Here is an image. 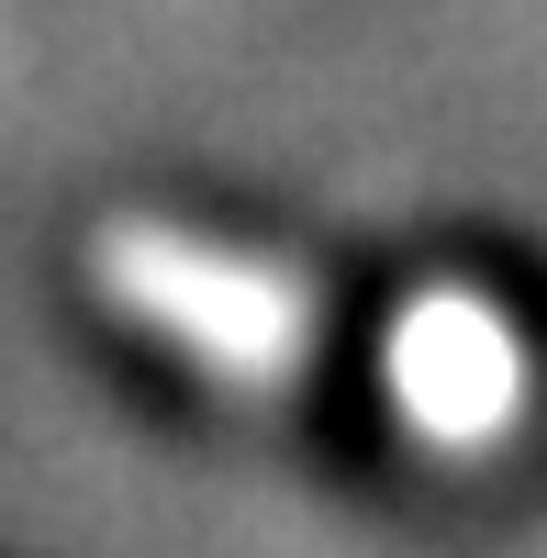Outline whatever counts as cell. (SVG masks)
Segmentation results:
<instances>
[{
	"label": "cell",
	"instance_id": "6da1fadb",
	"mask_svg": "<svg viewBox=\"0 0 547 558\" xmlns=\"http://www.w3.org/2000/svg\"><path fill=\"white\" fill-rule=\"evenodd\" d=\"M89 291L112 324L157 336L202 391L223 402H291L325 357V291L280 246L212 235L179 213H112L89 223Z\"/></svg>",
	"mask_w": 547,
	"mask_h": 558
},
{
	"label": "cell",
	"instance_id": "7a4b0ae2",
	"mask_svg": "<svg viewBox=\"0 0 547 558\" xmlns=\"http://www.w3.org/2000/svg\"><path fill=\"white\" fill-rule=\"evenodd\" d=\"M536 391H547V368H536L525 313L481 279H425L380 324V402H391L402 447H425L436 470L503 458L536 425Z\"/></svg>",
	"mask_w": 547,
	"mask_h": 558
}]
</instances>
